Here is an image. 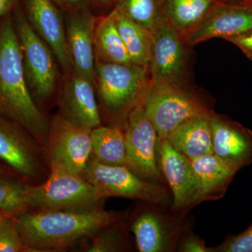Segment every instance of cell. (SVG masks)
Masks as SVG:
<instances>
[{
  "label": "cell",
  "mask_w": 252,
  "mask_h": 252,
  "mask_svg": "<svg viewBox=\"0 0 252 252\" xmlns=\"http://www.w3.org/2000/svg\"><path fill=\"white\" fill-rule=\"evenodd\" d=\"M127 216V211L106 210L98 205L87 208L30 210L16 217V222L29 252H61L94 237Z\"/></svg>",
  "instance_id": "cell-1"
},
{
  "label": "cell",
  "mask_w": 252,
  "mask_h": 252,
  "mask_svg": "<svg viewBox=\"0 0 252 252\" xmlns=\"http://www.w3.org/2000/svg\"><path fill=\"white\" fill-rule=\"evenodd\" d=\"M0 114L22 126L37 142L46 144L49 126L28 87L21 44L9 18L0 24Z\"/></svg>",
  "instance_id": "cell-2"
},
{
  "label": "cell",
  "mask_w": 252,
  "mask_h": 252,
  "mask_svg": "<svg viewBox=\"0 0 252 252\" xmlns=\"http://www.w3.org/2000/svg\"><path fill=\"white\" fill-rule=\"evenodd\" d=\"M147 76V67L132 63H95L94 84L112 126L124 130L129 114L142 102L149 86Z\"/></svg>",
  "instance_id": "cell-3"
},
{
  "label": "cell",
  "mask_w": 252,
  "mask_h": 252,
  "mask_svg": "<svg viewBox=\"0 0 252 252\" xmlns=\"http://www.w3.org/2000/svg\"><path fill=\"white\" fill-rule=\"evenodd\" d=\"M142 104L160 139L190 118L213 113L201 97L174 83H149Z\"/></svg>",
  "instance_id": "cell-4"
},
{
  "label": "cell",
  "mask_w": 252,
  "mask_h": 252,
  "mask_svg": "<svg viewBox=\"0 0 252 252\" xmlns=\"http://www.w3.org/2000/svg\"><path fill=\"white\" fill-rule=\"evenodd\" d=\"M49 177L41 185L29 186L30 210L87 208L105 200L102 193L82 175L50 165Z\"/></svg>",
  "instance_id": "cell-5"
},
{
  "label": "cell",
  "mask_w": 252,
  "mask_h": 252,
  "mask_svg": "<svg viewBox=\"0 0 252 252\" xmlns=\"http://www.w3.org/2000/svg\"><path fill=\"white\" fill-rule=\"evenodd\" d=\"M82 176L106 199L120 197L171 206L172 194L168 187L144 180L128 167L105 165L93 158Z\"/></svg>",
  "instance_id": "cell-6"
},
{
  "label": "cell",
  "mask_w": 252,
  "mask_h": 252,
  "mask_svg": "<svg viewBox=\"0 0 252 252\" xmlns=\"http://www.w3.org/2000/svg\"><path fill=\"white\" fill-rule=\"evenodd\" d=\"M168 207L142 201L130 228L140 252H175L182 233L191 226L187 215L167 211Z\"/></svg>",
  "instance_id": "cell-7"
},
{
  "label": "cell",
  "mask_w": 252,
  "mask_h": 252,
  "mask_svg": "<svg viewBox=\"0 0 252 252\" xmlns=\"http://www.w3.org/2000/svg\"><path fill=\"white\" fill-rule=\"evenodd\" d=\"M14 25L21 44L28 87L36 99L45 100L54 94L57 84L59 73L55 62L56 56L24 15L18 12Z\"/></svg>",
  "instance_id": "cell-8"
},
{
  "label": "cell",
  "mask_w": 252,
  "mask_h": 252,
  "mask_svg": "<svg viewBox=\"0 0 252 252\" xmlns=\"http://www.w3.org/2000/svg\"><path fill=\"white\" fill-rule=\"evenodd\" d=\"M124 136L128 168L144 180L167 185L159 167L158 135L142 103L129 114Z\"/></svg>",
  "instance_id": "cell-9"
},
{
  "label": "cell",
  "mask_w": 252,
  "mask_h": 252,
  "mask_svg": "<svg viewBox=\"0 0 252 252\" xmlns=\"http://www.w3.org/2000/svg\"><path fill=\"white\" fill-rule=\"evenodd\" d=\"M91 131L54 116L46 142L50 165L82 175L92 153Z\"/></svg>",
  "instance_id": "cell-10"
},
{
  "label": "cell",
  "mask_w": 252,
  "mask_h": 252,
  "mask_svg": "<svg viewBox=\"0 0 252 252\" xmlns=\"http://www.w3.org/2000/svg\"><path fill=\"white\" fill-rule=\"evenodd\" d=\"M158 164L172 194L170 210L175 214L187 215L198 205L199 185L191 160L176 150L165 139L159 138Z\"/></svg>",
  "instance_id": "cell-11"
},
{
  "label": "cell",
  "mask_w": 252,
  "mask_h": 252,
  "mask_svg": "<svg viewBox=\"0 0 252 252\" xmlns=\"http://www.w3.org/2000/svg\"><path fill=\"white\" fill-rule=\"evenodd\" d=\"M32 137L22 126L0 114V162L27 180L41 173L39 149Z\"/></svg>",
  "instance_id": "cell-12"
},
{
  "label": "cell",
  "mask_w": 252,
  "mask_h": 252,
  "mask_svg": "<svg viewBox=\"0 0 252 252\" xmlns=\"http://www.w3.org/2000/svg\"><path fill=\"white\" fill-rule=\"evenodd\" d=\"M152 49L149 65L151 82L180 84L179 79L184 69L185 51L183 36L160 16L152 30Z\"/></svg>",
  "instance_id": "cell-13"
},
{
  "label": "cell",
  "mask_w": 252,
  "mask_h": 252,
  "mask_svg": "<svg viewBox=\"0 0 252 252\" xmlns=\"http://www.w3.org/2000/svg\"><path fill=\"white\" fill-rule=\"evenodd\" d=\"M95 19L86 8L69 12L66 18V44L72 72L95 81L94 31Z\"/></svg>",
  "instance_id": "cell-14"
},
{
  "label": "cell",
  "mask_w": 252,
  "mask_h": 252,
  "mask_svg": "<svg viewBox=\"0 0 252 252\" xmlns=\"http://www.w3.org/2000/svg\"><path fill=\"white\" fill-rule=\"evenodd\" d=\"M252 31V1L234 4H223L215 9L186 36L190 45L212 38L225 40Z\"/></svg>",
  "instance_id": "cell-15"
},
{
  "label": "cell",
  "mask_w": 252,
  "mask_h": 252,
  "mask_svg": "<svg viewBox=\"0 0 252 252\" xmlns=\"http://www.w3.org/2000/svg\"><path fill=\"white\" fill-rule=\"evenodd\" d=\"M212 152L222 160L241 169L252 164V131L218 114L210 117Z\"/></svg>",
  "instance_id": "cell-16"
},
{
  "label": "cell",
  "mask_w": 252,
  "mask_h": 252,
  "mask_svg": "<svg viewBox=\"0 0 252 252\" xmlns=\"http://www.w3.org/2000/svg\"><path fill=\"white\" fill-rule=\"evenodd\" d=\"M25 5L30 25L49 46L63 69L68 72L71 66L65 24L61 11L51 0H25Z\"/></svg>",
  "instance_id": "cell-17"
},
{
  "label": "cell",
  "mask_w": 252,
  "mask_h": 252,
  "mask_svg": "<svg viewBox=\"0 0 252 252\" xmlns=\"http://www.w3.org/2000/svg\"><path fill=\"white\" fill-rule=\"evenodd\" d=\"M94 85L72 72L64 81L60 97L61 115L72 124L91 130L101 124Z\"/></svg>",
  "instance_id": "cell-18"
},
{
  "label": "cell",
  "mask_w": 252,
  "mask_h": 252,
  "mask_svg": "<svg viewBox=\"0 0 252 252\" xmlns=\"http://www.w3.org/2000/svg\"><path fill=\"white\" fill-rule=\"evenodd\" d=\"M191 163L198 182V204L223 198L240 170L214 154L193 159Z\"/></svg>",
  "instance_id": "cell-19"
},
{
  "label": "cell",
  "mask_w": 252,
  "mask_h": 252,
  "mask_svg": "<svg viewBox=\"0 0 252 252\" xmlns=\"http://www.w3.org/2000/svg\"><path fill=\"white\" fill-rule=\"evenodd\" d=\"M212 114L190 118L177 126L163 139L190 160L213 154L210 124Z\"/></svg>",
  "instance_id": "cell-20"
},
{
  "label": "cell",
  "mask_w": 252,
  "mask_h": 252,
  "mask_svg": "<svg viewBox=\"0 0 252 252\" xmlns=\"http://www.w3.org/2000/svg\"><path fill=\"white\" fill-rule=\"evenodd\" d=\"M95 63L132 64V61L118 31L112 15L99 18L94 31Z\"/></svg>",
  "instance_id": "cell-21"
},
{
  "label": "cell",
  "mask_w": 252,
  "mask_h": 252,
  "mask_svg": "<svg viewBox=\"0 0 252 252\" xmlns=\"http://www.w3.org/2000/svg\"><path fill=\"white\" fill-rule=\"evenodd\" d=\"M94 158L109 165L127 167L124 130L118 126H101L91 131Z\"/></svg>",
  "instance_id": "cell-22"
},
{
  "label": "cell",
  "mask_w": 252,
  "mask_h": 252,
  "mask_svg": "<svg viewBox=\"0 0 252 252\" xmlns=\"http://www.w3.org/2000/svg\"><path fill=\"white\" fill-rule=\"evenodd\" d=\"M111 15L114 18L132 64L148 67L152 57V32L116 10Z\"/></svg>",
  "instance_id": "cell-23"
},
{
  "label": "cell",
  "mask_w": 252,
  "mask_h": 252,
  "mask_svg": "<svg viewBox=\"0 0 252 252\" xmlns=\"http://www.w3.org/2000/svg\"><path fill=\"white\" fill-rule=\"evenodd\" d=\"M212 0H168L164 16L185 39L210 14Z\"/></svg>",
  "instance_id": "cell-24"
},
{
  "label": "cell",
  "mask_w": 252,
  "mask_h": 252,
  "mask_svg": "<svg viewBox=\"0 0 252 252\" xmlns=\"http://www.w3.org/2000/svg\"><path fill=\"white\" fill-rule=\"evenodd\" d=\"M28 188L29 186L23 182L0 176V214L16 218L30 211L27 203Z\"/></svg>",
  "instance_id": "cell-25"
},
{
  "label": "cell",
  "mask_w": 252,
  "mask_h": 252,
  "mask_svg": "<svg viewBox=\"0 0 252 252\" xmlns=\"http://www.w3.org/2000/svg\"><path fill=\"white\" fill-rule=\"evenodd\" d=\"M114 10L151 32L162 15L158 0H121Z\"/></svg>",
  "instance_id": "cell-26"
},
{
  "label": "cell",
  "mask_w": 252,
  "mask_h": 252,
  "mask_svg": "<svg viewBox=\"0 0 252 252\" xmlns=\"http://www.w3.org/2000/svg\"><path fill=\"white\" fill-rule=\"evenodd\" d=\"M126 219L109 225L94 235L91 245L86 248V252L124 251L127 240V228L126 224Z\"/></svg>",
  "instance_id": "cell-27"
},
{
  "label": "cell",
  "mask_w": 252,
  "mask_h": 252,
  "mask_svg": "<svg viewBox=\"0 0 252 252\" xmlns=\"http://www.w3.org/2000/svg\"><path fill=\"white\" fill-rule=\"evenodd\" d=\"M29 252L20 235L16 218L6 217L0 222V252Z\"/></svg>",
  "instance_id": "cell-28"
},
{
  "label": "cell",
  "mask_w": 252,
  "mask_h": 252,
  "mask_svg": "<svg viewBox=\"0 0 252 252\" xmlns=\"http://www.w3.org/2000/svg\"><path fill=\"white\" fill-rule=\"evenodd\" d=\"M212 249V252H252V222L241 233L228 235L223 242Z\"/></svg>",
  "instance_id": "cell-29"
},
{
  "label": "cell",
  "mask_w": 252,
  "mask_h": 252,
  "mask_svg": "<svg viewBox=\"0 0 252 252\" xmlns=\"http://www.w3.org/2000/svg\"><path fill=\"white\" fill-rule=\"evenodd\" d=\"M177 252H212V248L207 247L205 240L195 234L192 227L182 233L177 244Z\"/></svg>",
  "instance_id": "cell-30"
},
{
  "label": "cell",
  "mask_w": 252,
  "mask_h": 252,
  "mask_svg": "<svg viewBox=\"0 0 252 252\" xmlns=\"http://www.w3.org/2000/svg\"><path fill=\"white\" fill-rule=\"evenodd\" d=\"M226 41H229L238 46L244 54L252 61V31L240 34V35L229 38Z\"/></svg>",
  "instance_id": "cell-31"
},
{
  "label": "cell",
  "mask_w": 252,
  "mask_h": 252,
  "mask_svg": "<svg viewBox=\"0 0 252 252\" xmlns=\"http://www.w3.org/2000/svg\"><path fill=\"white\" fill-rule=\"evenodd\" d=\"M56 1L69 12L86 8V0H56Z\"/></svg>",
  "instance_id": "cell-32"
},
{
  "label": "cell",
  "mask_w": 252,
  "mask_h": 252,
  "mask_svg": "<svg viewBox=\"0 0 252 252\" xmlns=\"http://www.w3.org/2000/svg\"><path fill=\"white\" fill-rule=\"evenodd\" d=\"M16 0H0V18L5 16L12 9Z\"/></svg>",
  "instance_id": "cell-33"
},
{
  "label": "cell",
  "mask_w": 252,
  "mask_h": 252,
  "mask_svg": "<svg viewBox=\"0 0 252 252\" xmlns=\"http://www.w3.org/2000/svg\"><path fill=\"white\" fill-rule=\"evenodd\" d=\"M14 175V172L6 167L4 164L0 162V176H6V177H11Z\"/></svg>",
  "instance_id": "cell-34"
},
{
  "label": "cell",
  "mask_w": 252,
  "mask_h": 252,
  "mask_svg": "<svg viewBox=\"0 0 252 252\" xmlns=\"http://www.w3.org/2000/svg\"><path fill=\"white\" fill-rule=\"evenodd\" d=\"M5 217H5V216H4V215H1V214H0V222H1V220H4Z\"/></svg>",
  "instance_id": "cell-35"
},
{
  "label": "cell",
  "mask_w": 252,
  "mask_h": 252,
  "mask_svg": "<svg viewBox=\"0 0 252 252\" xmlns=\"http://www.w3.org/2000/svg\"><path fill=\"white\" fill-rule=\"evenodd\" d=\"M99 1H102V2L107 3L109 2V1H112V0H99Z\"/></svg>",
  "instance_id": "cell-36"
},
{
  "label": "cell",
  "mask_w": 252,
  "mask_h": 252,
  "mask_svg": "<svg viewBox=\"0 0 252 252\" xmlns=\"http://www.w3.org/2000/svg\"><path fill=\"white\" fill-rule=\"evenodd\" d=\"M251 1H252V0H251Z\"/></svg>",
  "instance_id": "cell-37"
}]
</instances>
